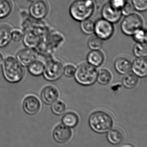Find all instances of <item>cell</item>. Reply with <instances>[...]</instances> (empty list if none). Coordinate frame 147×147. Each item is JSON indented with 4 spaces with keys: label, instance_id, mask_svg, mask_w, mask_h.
Segmentation results:
<instances>
[{
    "label": "cell",
    "instance_id": "1",
    "mask_svg": "<svg viewBox=\"0 0 147 147\" xmlns=\"http://www.w3.org/2000/svg\"><path fill=\"white\" fill-rule=\"evenodd\" d=\"M2 72L5 79L13 84L20 82L25 75L23 65L13 56H8L4 59Z\"/></svg>",
    "mask_w": 147,
    "mask_h": 147
},
{
    "label": "cell",
    "instance_id": "2",
    "mask_svg": "<svg viewBox=\"0 0 147 147\" xmlns=\"http://www.w3.org/2000/svg\"><path fill=\"white\" fill-rule=\"evenodd\" d=\"M88 121L91 130L98 134L108 133L113 128L114 123L112 116L103 111H97L91 113Z\"/></svg>",
    "mask_w": 147,
    "mask_h": 147
},
{
    "label": "cell",
    "instance_id": "3",
    "mask_svg": "<svg viewBox=\"0 0 147 147\" xmlns=\"http://www.w3.org/2000/svg\"><path fill=\"white\" fill-rule=\"evenodd\" d=\"M94 8L93 0H76L70 7V13L75 20L82 22L91 16Z\"/></svg>",
    "mask_w": 147,
    "mask_h": 147
},
{
    "label": "cell",
    "instance_id": "4",
    "mask_svg": "<svg viewBox=\"0 0 147 147\" xmlns=\"http://www.w3.org/2000/svg\"><path fill=\"white\" fill-rule=\"evenodd\" d=\"M98 71L96 67L88 63H84L77 67L74 77L79 84L89 86L97 81Z\"/></svg>",
    "mask_w": 147,
    "mask_h": 147
},
{
    "label": "cell",
    "instance_id": "5",
    "mask_svg": "<svg viewBox=\"0 0 147 147\" xmlns=\"http://www.w3.org/2000/svg\"><path fill=\"white\" fill-rule=\"evenodd\" d=\"M143 22L142 18L136 13L127 16L121 23V29L123 32L128 36H133L135 32L142 28Z\"/></svg>",
    "mask_w": 147,
    "mask_h": 147
},
{
    "label": "cell",
    "instance_id": "6",
    "mask_svg": "<svg viewBox=\"0 0 147 147\" xmlns=\"http://www.w3.org/2000/svg\"><path fill=\"white\" fill-rule=\"evenodd\" d=\"M64 68L62 62L55 59H50L45 64L43 76L46 80L54 81L59 79L64 74Z\"/></svg>",
    "mask_w": 147,
    "mask_h": 147
},
{
    "label": "cell",
    "instance_id": "7",
    "mask_svg": "<svg viewBox=\"0 0 147 147\" xmlns=\"http://www.w3.org/2000/svg\"><path fill=\"white\" fill-rule=\"evenodd\" d=\"M114 32V28L111 22L104 20L99 19L95 22L94 32L96 35L103 40L110 38Z\"/></svg>",
    "mask_w": 147,
    "mask_h": 147
},
{
    "label": "cell",
    "instance_id": "8",
    "mask_svg": "<svg viewBox=\"0 0 147 147\" xmlns=\"http://www.w3.org/2000/svg\"><path fill=\"white\" fill-rule=\"evenodd\" d=\"M41 103L39 98L35 95L30 94L24 98L22 109L25 113L29 115H36L40 111Z\"/></svg>",
    "mask_w": 147,
    "mask_h": 147
},
{
    "label": "cell",
    "instance_id": "9",
    "mask_svg": "<svg viewBox=\"0 0 147 147\" xmlns=\"http://www.w3.org/2000/svg\"><path fill=\"white\" fill-rule=\"evenodd\" d=\"M49 7L45 0H37L33 2L29 8L31 17L35 20H41L48 13Z\"/></svg>",
    "mask_w": 147,
    "mask_h": 147
},
{
    "label": "cell",
    "instance_id": "10",
    "mask_svg": "<svg viewBox=\"0 0 147 147\" xmlns=\"http://www.w3.org/2000/svg\"><path fill=\"white\" fill-rule=\"evenodd\" d=\"M72 131L70 128L62 124L57 125L53 132L54 140L57 143L64 144L71 139Z\"/></svg>",
    "mask_w": 147,
    "mask_h": 147
},
{
    "label": "cell",
    "instance_id": "11",
    "mask_svg": "<svg viewBox=\"0 0 147 147\" xmlns=\"http://www.w3.org/2000/svg\"><path fill=\"white\" fill-rule=\"evenodd\" d=\"M38 53L35 49L23 48L16 53V58L23 66H28L30 64L37 59Z\"/></svg>",
    "mask_w": 147,
    "mask_h": 147
},
{
    "label": "cell",
    "instance_id": "12",
    "mask_svg": "<svg viewBox=\"0 0 147 147\" xmlns=\"http://www.w3.org/2000/svg\"><path fill=\"white\" fill-rule=\"evenodd\" d=\"M60 92L58 89L53 85H47L43 88L41 92V98L47 105H51L58 99Z\"/></svg>",
    "mask_w": 147,
    "mask_h": 147
},
{
    "label": "cell",
    "instance_id": "13",
    "mask_svg": "<svg viewBox=\"0 0 147 147\" xmlns=\"http://www.w3.org/2000/svg\"><path fill=\"white\" fill-rule=\"evenodd\" d=\"M102 13L103 19L112 23L118 22L122 14L121 9L114 8L109 3L103 6Z\"/></svg>",
    "mask_w": 147,
    "mask_h": 147
},
{
    "label": "cell",
    "instance_id": "14",
    "mask_svg": "<svg viewBox=\"0 0 147 147\" xmlns=\"http://www.w3.org/2000/svg\"><path fill=\"white\" fill-rule=\"evenodd\" d=\"M41 40L40 33L31 30L25 32L22 39L23 44L25 46L34 49L40 45Z\"/></svg>",
    "mask_w": 147,
    "mask_h": 147
},
{
    "label": "cell",
    "instance_id": "15",
    "mask_svg": "<svg viewBox=\"0 0 147 147\" xmlns=\"http://www.w3.org/2000/svg\"><path fill=\"white\" fill-rule=\"evenodd\" d=\"M131 70L139 78H143L147 75V61L146 57L137 58L132 64Z\"/></svg>",
    "mask_w": 147,
    "mask_h": 147
},
{
    "label": "cell",
    "instance_id": "16",
    "mask_svg": "<svg viewBox=\"0 0 147 147\" xmlns=\"http://www.w3.org/2000/svg\"><path fill=\"white\" fill-rule=\"evenodd\" d=\"M132 64L131 61L127 58H119L115 62V69L118 73L125 75L131 71Z\"/></svg>",
    "mask_w": 147,
    "mask_h": 147
},
{
    "label": "cell",
    "instance_id": "17",
    "mask_svg": "<svg viewBox=\"0 0 147 147\" xmlns=\"http://www.w3.org/2000/svg\"><path fill=\"white\" fill-rule=\"evenodd\" d=\"M104 59V55L100 50H91L87 55L88 63L95 67L101 66L103 63Z\"/></svg>",
    "mask_w": 147,
    "mask_h": 147
},
{
    "label": "cell",
    "instance_id": "18",
    "mask_svg": "<svg viewBox=\"0 0 147 147\" xmlns=\"http://www.w3.org/2000/svg\"><path fill=\"white\" fill-rule=\"evenodd\" d=\"M12 30L9 27L5 25L0 26V48H3L10 43Z\"/></svg>",
    "mask_w": 147,
    "mask_h": 147
},
{
    "label": "cell",
    "instance_id": "19",
    "mask_svg": "<svg viewBox=\"0 0 147 147\" xmlns=\"http://www.w3.org/2000/svg\"><path fill=\"white\" fill-rule=\"evenodd\" d=\"M61 121L64 125L70 128H73L78 125L79 117L74 112H68L64 115L61 119Z\"/></svg>",
    "mask_w": 147,
    "mask_h": 147
},
{
    "label": "cell",
    "instance_id": "20",
    "mask_svg": "<svg viewBox=\"0 0 147 147\" xmlns=\"http://www.w3.org/2000/svg\"><path fill=\"white\" fill-rule=\"evenodd\" d=\"M28 72L33 76L38 77L42 75L45 68V63L36 59L28 66Z\"/></svg>",
    "mask_w": 147,
    "mask_h": 147
},
{
    "label": "cell",
    "instance_id": "21",
    "mask_svg": "<svg viewBox=\"0 0 147 147\" xmlns=\"http://www.w3.org/2000/svg\"><path fill=\"white\" fill-rule=\"evenodd\" d=\"M139 82V77L133 72H129L123 78L122 84L125 88L128 89L134 88Z\"/></svg>",
    "mask_w": 147,
    "mask_h": 147
},
{
    "label": "cell",
    "instance_id": "22",
    "mask_svg": "<svg viewBox=\"0 0 147 147\" xmlns=\"http://www.w3.org/2000/svg\"><path fill=\"white\" fill-rule=\"evenodd\" d=\"M108 133L107 140L110 144L113 145H119L123 140V134L119 129H111Z\"/></svg>",
    "mask_w": 147,
    "mask_h": 147
},
{
    "label": "cell",
    "instance_id": "23",
    "mask_svg": "<svg viewBox=\"0 0 147 147\" xmlns=\"http://www.w3.org/2000/svg\"><path fill=\"white\" fill-rule=\"evenodd\" d=\"M112 79L111 72L105 68H102L98 71L97 81L100 84L107 85Z\"/></svg>",
    "mask_w": 147,
    "mask_h": 147
},
{
    "label": "cell",
    "instance_id": "24",
    "mask_svg": "<svg viewBox=\"0 0 147 147\" xmlns=\"http://www.w3.org/2000/svg\"><path fill=\"white\" fill-rule=\"evenodd\" d=\"M12 9L13 5L9 0H0V19L8 16Z\"/></svg>",
    "mask_w": 147,
    "mask_h": 147
},
{
    "label": "cell",
    "instance_id": "25",
    "mask_svg": "<svg viewBox=\"0 0 147 147\" xmlns=\"http://www.w3.org/2000/svg\"><path fill=\"white\" fill-rule=\"evenodd\" d=\"M51 105L52 111L56 115L60 116L63 115L66 110V105L62 100L58 99Z\"/></svg>",
    "mask_w": 147,
    "mask_h": 147
},
{
    "label": "cell",
    "instance_id": "26",
    "mask_svg": "<svg viewBox=\"0 0 147 147\" xmlns=\"http://www.w3.org/2000/svg\"><path fill=\"white\" fill-rule=\"evenodd\" d=\"M133 52L137 58L146 57L147 47L146 42L136 43L133 49Z\"/></svg>",
    "mask_w": 147,
    "mask_h": 147
},
{
    "label": "cell",
    "instance_id": "27",
    "mask_svg": "<svg viewBox=\"0 0 147 147\" xmlns=\"http://www.w3.org/2000/svg\"><path fill=\"white\" fill-rule=\"evenodd\" d=\"M95 22L90 19H87L83 21L80 27L82 32L86 34H91L95 31Z\"/></svg>",
    "mask_w": 147,
    "mask_h": 147
},
{
    "label": "cell",
    "instance_id": "28",
    "mask_svg": "<svg viewBox=\"0 0 147 147\" xmlns=\"http://www.w3.org/2000/svg\"><path fill=\"white\" fill-rule=\"evenodd\" d=\"M88 45L91 50H100L103 45V40L96 35H94L89 39Z\"/></svg>",
    "mask_w": 147,
    "mask_h": 147
},
{
    "label": "cell",
    "instance_id": "29",
    "mask_svg": "<svg viewBox=\"0 0 147 147\" xmlns=\"http://www.w3.org/2000/svg\"><path fill=\"white\" fill-rule=\"evenodd\" d=\"M134 40L136 43H145L147 42V32L145 29L142 28L133 35Z\"/></svg>",
    "mask_w": 147,
    "mask_h": 147
},
{
    "label": "cell",
    "instance_id": "30",
    "mask_svg": "<svg viewBox=\"0 0 147 147\" xmlns=\"http://www.w3.org/2000/svg\"><path fill=\"white\" fill-rule=\"evenodd\" d=\"M77 67L74 65L69 63L64 66V74L68 78L74 77L76 73Z\"/></svg>",
    "mask_w": 147,
    "mask_h": 147
},
{
    "label": "cell",
    "instance_id": "31",
    "mask_svg": "<svg viewBox=\"0 0 147 147\" xmlns=\"http://www.w3.org/2000/svg\"><path fill=\"white\" fill-rule=\"evenodd\" d=\"M134 8L139 11H145L147 9V0H133Z\"/></svg>",
    "mask_w": 147,
    "mask_h": 147
},
{
    "label": "cell",
    "instance_id": "32",
    "mask_svg": "<svg viewBox=\"0 0 147 147\" xmlns=\"http://www.w3.org/2000/svg\"><path fill=\"white\" fill-rule=\"evenodd\" d=\"M23 36V32L19 29H15L11 32V39L15 42H20L22 40Z\"/></svg>",
    "mask_w": 147,
    "mask_h": 147
},
{
    "label": "cell",
    "instance_id": "33",
    "mask_svg": "<svg viewBox=\"0 0 147 147\" xmlns=\"http://www.w3.org/2000/svg\"><path fill=\"white\" fill-rule=\"evenodd\" d=\"M121 11L122 14L124 15L127 16L132 13L134 11V7L133 4L127 1L121 9Z\"/></svg>",
    "mask_w": 147,
    "mask_h": 147
},
{
    "label": "cell",
    "instance_id": "34",
    "mask_svg": "<svg viewBox=\"0 0 147 147\" xmlns=\"http://www.w3.org/2000/svg\"><path fill=\"white\" fill-rule=\"evenodd\" d=\"M127 2V0H110L109 3L114 8L121 10Z\"/></svg>",
    "mask_w": 147,
    "mask_h": 147
},
{
    "label": "cell",
    "instance_id": "35",
    "mask_svg": "<svg viewBox=\"0 0 147 147\" xmlns=\"http://www.w3.org/2000/svg\"><path fill=\"white\" fill-rule=\"evenodd\" d=\"M3 61H4V57L3 54L0 52V66L2 65Z\"/></svg>",
    "mask_w": 147,
    "mask_h": 147
},
{
    "label": "cell",
    "instance_id": "36",
    "mask_svg": "<svg viewBox=\"0 0 147 147\" xmlns=\"http://www.w3.org/2000/svg\"><path fill=\"white\" fill-rule=\"evenodd\" d=\"M29 1H30L33 2L34 1H37V0H29Z\"/></svg>",
    "mask_w": 147,
    "mask_h": 147
},
{
    "label": "cell",
    "instance_id": "37",
    "mask_svg": "<svg viewBox=\"0 0 147 147\" xmlns=\"http://www.w3.org/2000/svg\"><path fill=\"white\" fill-rule=\"evenodd\" d=\"M128 147V146H127V147Z\"/></svg>",
    "mask_w": 147,
    "mask_h": 147
}]
</instances>
